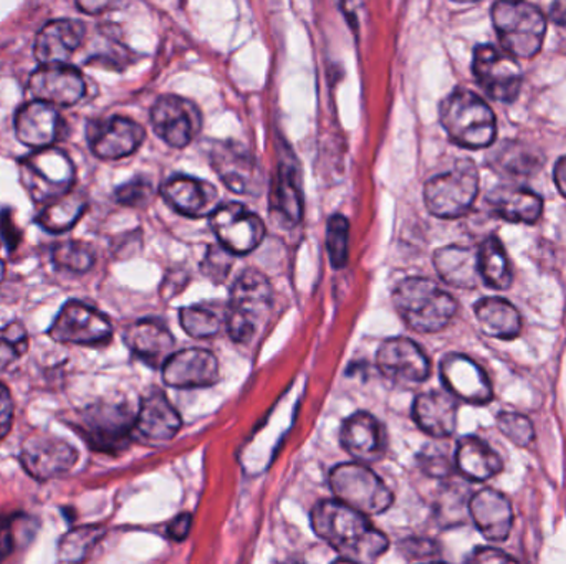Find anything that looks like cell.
<instances>
[{
	"instance_id": "obj_1",
	"label": "cell",
	"mask_w": 566,
	"mask_h": 564,
	"mask_svg": "<svg viewBox=\"0 0 566 564\" xmlns=\"http://www.w3.org/2000/svg\"><path fill=\"white\" fill-rule=\"evenodd\" d=\"M310 519L313 532L339 553L342 562L373 563L388 552V536L339 500L316 503Z\"/></svg>"
},
{
	"instance_id": "obj_2",
	"label": "cell",
	"mask_w": 566,
	"mask_h": 564,
	"mask_svg": "<svg viewBox=\"0 0 566 564\" xmlns=\"http://www.w3.org/2000/svg\"><path fill=\"white\" fill-rule=\"evenodd\" d=\"M392 304L399 317L418 333H439L449 327L459 305L455 298L442 290L436 281L409 277L399 281L392 291Z\"/></svg>"
},
{
	"instance_id": "obj_3",
	"label": "cell",
	"mask_w": 566,
	"mask_h": 564,
	"mask_svg": "<svg viewBox=\"0 0 566 564\" xmlns=\"http://www.w3.org/2000/svg\"><path fill=\"white\" fill-rule=\"evenodd\" d=\"M442 128L455 145L468 149L492 146L497 136V119L491 106L469 89H455L441 103Z\"/></svg>"
},
{
	"instance_id": "obj_4",
	"label": "cell",
	"mask_w": 566,
	"mask_h": 564,
	"mask_svg": "<svg viewBox=\"0 0 566 564\" xmlns=\"http://www.w3.org/2000/svg\"><path fill=\"white\" fill-rule=\"evenodd\" d=\"M274 290L264 274L254 268L242 272L231 288V301L226 315L229 337L235 343H249L258 328L271 313Z\"/></svg>"
},
{
	"instance_id": "obj_5",
	"label": "cell",
	"mask_w": 566,
	"mask_h": 564,
	"mask_svg": "<svg viewBox=\"0 0 566 564\" xmlns=\"http://www.w3.org/2000/svg\"><path fill=\"white\" fill-rule=\"evenodd\" d=\"M492 22L505 52L517 58H532L544 45L547 19L527 0H497L492 7Z\"/></svg>"
},
{
	"instance_id": "obj_6",
	"label": "cell",
	"mask_w": 566,
	"mask_h": 564,
	"mask_svg": "<svg viewBox=\"0 0 566 564\" xmlns=\"http://www.w3.org/2000/svg\"><path fill=\"white\" fill-rule=\"evenodd\" d=\"M329 489L336 500L363 515H381L395 502L389 487L361 462L339 464L329 472Z\"/></svg>"
},
{
	"instance_id": "obj_7",
	"label": "cell",
	"mask_w": 566,
	"mask_h": 564,
	"mask_svg": "<svg viewBox=\"0 0 566 564\" xmlns=\"http://www.w3.org/2000/svg\"><path fill=\"white\" fill-rule=\"evenodd\" d=\"M478 194V168L471 159H461L451 171L426 182L424 202L434 217L459 219L471 211Z\"/></svg>"
},
{
	"instance_id": "obj_8",
	"label": "cell",
	"mask_w": 566,
	"mask_h": 564,
	"mask_svg": "<svg viewBox=\"0 0 566 564\" xmlns=\"http://www.w3.org/2000/svg\"><path fill=\"white\" fill-rule=\"evenodd\" d=\"M20 175L30 198L40 204L53 201L72 191L75 184V166L60 149H33L32 155L20 161Z\"/></svg>"
},
{
	"instance_id": "obj_9",
	"label": "cell",
	"mask_w": 566,
	"mask_h": 564,
	"mask_svg": "<svg viewBox=\"0 0 566 564\" xmlns=\"http://www.w3.org/2000/svg\"><path fill=\"white\" fill-rule=\"evenodd\" d=\"M135 417L125 404H93L80 414L78 434L90 449L118 456L133 439Z\"/></svg>"
},
{
	"instance_id": "obj_10",
	"label": "cell",
	"mask_w": 566,
	"mask_h": 564,
	"mask_svg": "<svg viewBox=\"0 0 566 564\" xmlns=\"http://www.w3.org/2000/svg\"><path fill=\"white\" fill-rule=\"evenodd\" d=\"M211 164L226 188L239 195L258 198L265 188L261 162L244 146L219 141L211 149Z\"/></svg>"
},
{
	"instance_id": "obj_11",
	"label": "cell",
	"mask_w": 566,
	"mask_h": 564,
	"mask_svg": "<svg viewBox=\"0 0 566 564\" xmlns=\"http://www.w3.org/2000/svg\"><path fill=\"white\" fill-rule=\"evenodd\" d=\"M472 72L481 88L495 102L514 103L522 88V70L515 56L492 45L474 50Z\"/></svg>"
},
{
	"instance_id": "obj_12",
	"label": "cell",
	"mask_w": 566,
	"mask_h": 564,
	"mask_svg": "<svg viewBox=\"0 0 566 564\" xmlns=\"http://www.w3.org/2000/svg\"><path fill=\"white\" fill-rule=\"evenodd\" d=\"M211 227L219 244L234 255L251 254L265 237L262 219L239 202L219 205L211 214Z\"/></svg>"
},
{
	"instance_id": "obj_13",
	"label": "cell",
	"mask_w": 566,
	"mask_h": 564,
	"mask_svg": "<svg viewBox=\"0 0 566 564\" xmlns=\"http://www.w3.org/2000/svg\"><path fill=\"white\" fill-rule=\"evenodd\" d=\"M151 125L156 135L171 146L182 149L195 141L202 128L198 106L181 96H161L151 108Z\"/></svg>"
},
{
	"instance_id": "obj_14",
	"label": "cell",
	"mask_w": 566,
	"mask_h": 564,
	"mask_svg": "<svg viewBox=\"0 0 566 564\" xmlns=\"http://www.w3.org/2000/svg\"><path fill=\"white\" fill-rule=\"evenodd\" d=\"M49 334L56 343L93 347L108 341L113 334V327L108 318L95 308L72 300L56 315Z\"/></svg>"
},
{
	"instance_id": "obj_15",
	"label": "cell",
	"mask_w": 566,
	"mask_h": 564,
	"mask_svg": "<svg viewBox=\"0 0 566 564\" xmlns=\"http://www.w3.org/2000/svg\"><path fill=\"white\" fill-rule=\"evenodd\" d=\"M20 462L29 476L45 482L69 473L78 462V453L60 437L33 434L23 443Z\"/></svg>"
},
{
	"instance_id": "obj_16",
	"label": "cell",
	"mask_w": 566,
	"mask_h": 564,
	"mask_svg": "<svg viewBox=\"0 0 566 564\" xmlns=\"http://www.w3.org/2000/svg\"><path fill=\"white\" fill-rule=\"evenodd\" d=\"M442 384L458 401L471 406H488L494 401V390L488 373L464 354L451 353L442 358Z\"/></svg>"
},
{
	"instance_id": "obj_17",
	"label": "cell",
	"mask_w": 566,
	"mask_h": 564,
	"mask_svg": "<svg viewBox=\"0 0 566 564\" xmlns=\"http://www.w3.org/2000/svg\"><path fill=\"white\" fill-rule=\"evenodd\" d=\"M376 364L382 376L396 384L424 383L431 374V361L409 338L386 340L376 353Z\"/></svg>"
},
{
	"instance_id": "obj_18",
	"label": "cell",
	"mask_w": 566,
	"mask_h": 564,
	"mask_svg": "<svg viewBox=\"0 0 566 564\" xmlns=\"http://www.w3.org/2000/svg\"><path fill=\"white\" fill-rule=\"evenodd\" d=\"M86 83L80 70L65 63L42 65L30 75L29 93L32 99L53 106H73L85 96Z\"/></svg>"
},
{
	"instance_id": "obj_19",
	"label": "cell",
	"mask_w": 566,
	"mask_h": 564,
	"mask_svg": "<svg viewBox=\"0 0 566 564\" xmlns=\"http://www.w3.org/2000/svg\"><path fill=\"white\" fill-rule=\"evenodd\" d=\"M145 128L123 116H113L105 121L88 126L90 149L96 158L105 161H118L138 151L145 141Z\"/></svg>"
},
{
	"instance_id": "obj_20",
	"label": "cell",
	"mask_w": 566,
	"mask_h": 564,
	"mask_svg": "<svg viewBox=\"0 0 566 564\" xmlns=\"http://www.w3.org/2000/svg\"><path fill=\"white\" fill-rule=\"evenodd\" d=\"M163 380L176 390L214 386L219 381V361L201 348L178 351L163 364Z\"/></svg>"
},
{
	"instance_id": "obj_21",
	"label": "cell",
	"mask_w": 566,
	"mask_h": 564,
	"mask_svg": "<svg viewBox=\"0 0 566 564\" xmlns=\"http://www.w3.org/2000/svg\"><path fill=\"white\" fill-rule=\"evenodd\" d=\"M182 427V419L171 401L159 390L148 391L135 417V434L151 446L171 443Z\"/></svg>"
},
{
	"instance_id": "obj_22",
	"label": "cell",
	"mask_w": 566,
	"mask_h": 564,
	"mask_svg": "<svg viewBox=\"0 0 566 564\" xmlns=\"http://www.w3.org/2000/svg\"><path fill=\"white\" fill-rule=\"evenodd\" d=\"M339 440L349 457L361 464L378 462L385 457L388 446L382 424L363 411L353 414L343 423Z\"/></svg>"
},
{
	"instance_id": "obj_23",
	"label": "cell",
	"mask_w": 566,
	"mask_h": 564,
	"mask_svg": "<svg viewBox=\"0 0 566 564\" xmlns=\"http://www.w3.org/2000/svg\"><path fill=\"white\" fill-rule=\"evenodd\" d=\"M469 517L489 542H505L514 525L511 500L495 489H482L469 500Z\"/></svg>"
},
{
	"instance_id": "obj_24",
	"label": "cell",
	"mask_w": 566,
	"mask_h": 564,
	"mask_svg": "<svg viewBox=\"0 0 566 564\" xmlns=\"http://www.w3.org/2000/svg\"><path fill=\"white\" fill-rule=\"evenodd\" d=\"M163 198L179 214L191 219L211 217L219 207V192L211 182L175 175L163 184Z\"/></svg>"
},
{
	"instance_id": "obj_25",
	"label": "cell",
	"mask_w": 566,
	"mask_h": 564,
	"mask_svg": "<svg viewBox=\"0 0 566 564\" xmlns=\"http://www.w3.org/2000/svg\"><path fill=\"white\" fill-rule=\"evenodd\" d=\"M13 125H15L17 138L22 145L32 149H42L55 145L62 119L56 106L32 99L20 106Z\"/></svg>"
},
{
	"instance_id": "obj_26",
	"label": "cell",
	"mask_w": 566,
	"mask_h": 564,
	"mask_svg": "<svg viewBox=\"0 0 566 564\" xmlns=\"http://www.w3.org/2000/svg\"><path fill=\"white\" fill-rule=\"evenodd\" d=\"M86 26L82 20L56 19L46 23L35 39L33 53L40 65L65 63L82 45Z\"/></svg>"
},
{
	"instance_id": "obj_27",
	"label": "cell",
	"mask_w": 566,
	"mask_h": 564,
	"mask_svg": "<svg viewBox=\"0 0 566 564\" xmlns=\"http://www.w3.org/2000/svg\"><path fill=\"white\" fill-rule=\"evenodd\" d=\"M459 404L449 391L419 394L412 406V417L419 429L434 439H448L458 429Z\"/></svg>"
},
{
	"instance_id": "obj_28",
	"label": "cell",
	"mask_w": 566,
	"mask_h": 564,
	"mask_svg": "<svg viewBox=\"0 0 566 564\" xmlns=\"http://www.w3.org/2000/svg\"><path fill=\"white\" fill-rule=\"evenodd\" d=\"M488 205L495 217L511 224L534 225L544 214V199L522 185H497L489 192Z\"/></svg>"
},
{
	"instance_id": "obj_29",
	"label": "cell",
	"mask_w": 566,
	"mask_h": 564,
	"mask_svg": "<svg viewBox=\"0 0 566 564\" xmlns=\"http://www.w3.org/2000/svg\"><path fill=\"white\" fill-rule=\"evenodd\" d=\"M125 341L136 358L151 368H159L175 353L171 331L156 320H142L126 330Z\"/></svg>"
},
{
	"instance_id": "obj_30",
	"label": "cell",
	"mask_w": 566,
	"mask_h": 564,
	"mask_svg": "<svg viewBox=\"0 0 566 564\" xmlns=\"http://www.w3.org/2000/svg\"><path fill=\"white\" fill-rule=\"evenodd\" d=\"M436 272L444 284L462 290H474L481 285L479 252L464 245H448L434 252Z\"/></svg>"
},
{
	"instance_id": "obj_31",
	"label": "cell",
	"mask_w": 566,
	"mask_h": 564,
	"mask_svg": "<svg viewBox=\"0 0 566 564\" xmlns=\"http://www.w3.org/2000/svg\"><path fill=\"white\" fill-rule=\"evenodd\" d=\"M455 467L471 482H488L504 470V462L481 437L465 436L455 449Z\"/></svg>"
},
{
	"instance_id": "obj_32",
	"label": "cell",
	"mask_w": 566,
	"mask_h": 564,
	"mask_svg": "<svg viewBox=\"0 0 566 564\" xmlns=\"http://www.w3.org/2000/svg\"><path fill=\"white\" fill-rule=\"evenodd\" d=\"M475 320L488 337L512 341L521 337L522 317L515 305L501 297L482 298L474 307Z\"/></svg>"
},
{
	"instance_id": "obj_33",
	"label": "cell",
	"mask_w": 566,
	"mask_h": 564,
	"mask_svg": "<svg viewBox=\"0 0 566 564\" xmlns=\"http://www.w3.org/2000/svg\"><path fill=\"white\" fill-rule=\"evenodd\" d=\"M271 209L283 224H300L303 217V194L298 171L289 162H281L271 194Z\"/></svg>"
},
{
	"instance_id": "obj_34",
	"label": "cell",
	"mask_w": 566,
	"mask_h": 564,
	"mask_svg": "<svg viewBox=\"0 0 566 564\" xmlns=\"http://www.w3.org/2000/svg\"><path fill=\"white\" fill-rule=\"evenodd\" d=\"M478 252L482 281L494 290H509L514 281V272L504 244L491 235L482 242Z\"/></svg>"
},
{
	"instance_id": "obj_35",
	"label": "cell",
	"mask_w": 566,
	"mask_h": 564,
	"mask_svg": "<svg viewBox=\"0 0 566 564\" xmlns=\"http://www.w3.org/2000/svg\"><path fill=\"white\" fill-rule=\"evenodd\" d=\"M86 198L80 192L70 191L53 201L46 202L36 222L50 234H63L70 231L82 219L86 211Z\"/></svg>"
},
{
	"instance_id": "obj_36",
	"label": "cell",
	"mask_w": 566,
	"mask_h": 564,
	"mask_svg": "<svg viewBox=\"0 0 566 564\" xmlns=\"http://www.w3.org/2000/svg\"><path fill=\"white\" fill-rule=\"evenodd\" d=\"M492 168L511 178H527L542 168L544 161L527 146L518 142H505L491 158Z\"/></svg>"
},
{
	"instance_id": "obj_37",
	"label": "cell",
	"mask_w": 566,
	"mask_h": 564,
	"mask_svg": "<svg viewBox=\"0 0 566 564\" xmlns=\"http://www.w3.org/2000/svg\"><path fill=\"white\" fill-rule=\"evenodd\" d=\"M179 321H181L182 330L189 337L205 340V338L216 337L221 331L226 317H222L218 308L209 307V305H192V307L181 308Z\"/></svg>"
},
{
	"instance_id": "obj_38",
	"label": "cell",
	"mask_w": 566,
	"mask_h": 564,
	"mask_svg": "<svg viewBox=\"0 0 566 564\" xmlns=\"http://www.w3.org/2000/svg\"><path fill=\"white\" fill-rule=\"evenodd\" d=\"M105 535V529L98 525H86L73 529L62 536L59 543V560L63 563H78L88 556L96 543Z\"/></svg>"
},
{
	"instance_id": "obj_39",
	"label": "cell",
	"mask_w": 566,
	"mask_h": 564,
	"mask_svg": "<svg viewBox=\"0 0 566 564\" xmlns=\"http://www.w3.org/2000/svg\"><path fill=\"white\" fill-rule=\"evenodd\" d=\"M53 264L73 274H85L95 264V254L83 242L66 241L56 244L52 251Z\"/></svg>"
},
{
	"instance_id": "obj_40",
	"label": "cell",
	"mask_w": 566,
	"mask_h": 564,
	"mask_svg": "<svg viewBox=\"0 0 566 564\" xmlns=\"http://www.w3.org/2000/svg\"><path fill=\"white\" fill-rule=\"evenodd\" d=\"M36 523L30 517H0V560L12 555L15 546L25 545V539L35 535Z\"/></svg>"
},
{
	"instance_id": "obj_41",
	"label": "cell",
	"mask_w": 566,
	"mask_h": 564,
	"mask_svg": "<svg viewBox=\"0 0 566 564\" xmlns=\"http://www.w3.org/2000/svg\"><path fill=\"white\" fill-rule=\"evenodd\" d=\"M326 251L333 267H346L349 251V222L343 215L335 214L329 217L326 225Z\"/></svg>"
},
{
	"instance_id": "obj_42",
	"label": "cell",
	"mask_w": 566,
	"mask_h": 564,
	"mask_svg": "<svg viewBox=\"0 0 566 564\" xmlns=\"http://www.w3.org/2000/svg\"><path fill=\"white\" fill-rule=\"evenodd\" d=\"M29 350V334L22 323L0 328V368L10 366Z\"/></svg>"
},
{
	"instance_id": "obj_43",
	"label": "cell",
	"mask_w": 566,
	"mask_h": 564,
	"mask_svg": "<svg viewBox=\"0 0 566 564\" xmlns=\"http://www.w3.org/2000/svg\"><path fill=\"white\" fill-rule=\"evenodd\" d=\"M495 424H497L499 430L515 446L528 447L535 440L534 423L524 414L504 411V413L497 414Z\"/></svg>"
},
{
	"instance_id": "obj_44",
	"label": "cell",
	"mask_w": 566,
	"mask_h": 564,
	"mask_svg": "<svg viewBox=\"0 0 566 564\" xmlns=\"http://www.w3.org/2000/svg\"><path fill=\"white\" fill-rule=\"evenodd\" d=\"M234 265V254L221 244L212 245L208 248L205 260H202V274L212 281V284H222L228 280Z\"/></svg>"
},
{
	"instance_id": "obj_45",
	"label": "cell",
	"mask_w": 566,
	"mask_h": 564,
	"mask_svg": "<svg viewBox=\"0 0 566 564\" xmlns=\"http://www.w3.org/2000/svg\"><path fill=\"white\" fill-rule=\"evenodd\" d=\"M116 201L126 207H146L153 199V184L145 178H135L119 185Z\"/></svg>"
},
{
	"instance_id": "obj_46",
	"label": "cell",
	"mask_w": 566,
	"mask_h": 564,
	"mask_svg": "<svg viewBox=\"0 0 566 564\" xmlns=\"http://www.w3.org/2000/svg\"><path fill=\"white\" fill-rule=\"evenodd\" d=\"M419 467L432 479H448L452 473V462L444 450L428 447L418 457Z\"/></svg>"
},
{
	"instance_id": "obj_47",
	"label": "cell",
	"mask_w": 566,
	"mask_h": 564,
	"mask_svg": "<svg viewBox=\"0 0 566 564\" xmlns=\"http://www.w3.org/2000/svg\"><path fill=\"white\" fill-rule=\"evenodd\" d=\"M401 550L411 562H428V560L431 562V560H439V556H441L438 543L432 542V540H406L401 545Z\"/></svg>"
},
{
	"instance_id": "obj_48",
	"label": "cell",
	"mask_w": 566,
	"mask_h": 564,
	"mask_svg": "<svg viewBox=\"0 0 566 564\" xmlns=\"http://www.w3.org/2000/svg\"><path fill=\"white\" fill-rule=\"evenodd\" d=\"M13 424V401L9 387L0 383V440L7 437Z\"/></svg>"
},
{
	"instance_id": "obj_49",
	"label": "cell",
	"mask_w": 566,
	"mask_h": 564,
	"mask_svg": "<svg viewBox=\"0 0 566 564\" xmlns=\"http://www.w3.org/2000/svg\"><path fill=\"white\" fill-rule=\"evenodd\" d=\"M468 562L471 563H517V560L514 556L507 555V553L502 552L499 549H492V546H479L474 552L469 556Z\"/></svg>"
},
{
	"instance_id": "obj_50",
	"label": "cell",
	"mask_w": 566,
	"mask_h": 564,
	"mask_svg": "<svg viewBox=\"0 0 566 564\" xmlns=\"http://www.w3.org/2000/svg\"><path fill=\"white\" fill-rule=\"evenodd\" d=\"M0 237H2V241L6 242L10 251H15L19 247L20 241H22V234L17 228L10 211L0 212Z\"/></svg>"
},
{
	"instance_id": "obj_51",
	"label": "cell",
	"mask_w": 566,
	"mask_h": 564,
	"mask_svg": "<svg viewBox=\"0 0 566 564\" xmlns=\"http://www.w3.org/2000/svg\"><path fill=\"white\" fill-rule=\"evenodd\" d=\"M125 0H76V7L88 15H99L122 6Z\"/></svg>"
},
{
	"instance_id": "obj_52",
	"label": "cell",
	"mask_w": 566,
	"mask_h": 564,
	"mask_svg": "<svg viewBox=\"0 0 566 564\" xmlns=\"http://www.w3.org/2000/svg\"><path fill=\"white\" fill-rule=\"evenodd\" d=\"M192 517L189 513H181L176 517L168 526V535L171 536L175 542H182L188 539L189 532H191Z\"/></svg>"
},
{
	"instance_id": "obj_53",
	"label": "cell",
	"mask_w": 566,
	"mask_h": 564,
	"mask_svg": "<svg viewBox=\"0 0 566 564\" xmlns=\"http://www.w3.org/2000/svg\"><path fill=\"white\" fill-rule=\"evenodd\" d=\"M339 9L345 13L346 20L353 26H358L359 13L363 10V0H338Z\"/></svg>"
},
{
	"instance_id": "obj_54",
	"label": "cell",
	"mask_w": 566,
	"mask_h": 564,
	"mask_svg": "<svg viewBox=\"0 0 566 564\" xmlns=\"http://www.w3.org/2000/svg\"><path fill=\"white\" fill-rule=\"evenodd\" d=\"M552 20L566 30V0H555L551 10Z\"/></svg>"
},
{
	"instance_id": "obj_55",
	"label": "cell",
	"mask_w": 566,
	"mask_h": 564,
	"mask_svg": "<svg viewBox=\"0 0 566 564\" xmlns=\"http://www.w3.org/2000/svg\"><path fill=\"white\" fill-rule=\"evenodd\" d=\"M555 184H557L558 191L566 198V156L560 158V161L555 166L554 171Z\"/></svg>"
},
{
	"instance_id": "obj_56",
	"label": "cell",
	"mask_w": 566,
	"mask_h": 564,
	"mask_svg": "<svg viewBox=\"0 0 566 564\" xmlns=\"http://www.w3.org/2000/svg\"><path fill=\"white\" fill-rule=\"evenodd\" d=\"M3 275H6V265H3V262L0 260V281L3 280Z\"/></svg>"
},
{
	"instance_id": "obj_57",
	"label": "cell",
	"mask_w": 566,
	"mask_h": 564,
	"mask_svg": "<svg viewBox=\"0 0 566 564\" xmlns=\"http://www.w3.org/2000/svg\"><path fill=\"white\" fill-rule=\"evenodd\" d=\"M454 2H459V3H471V2H478V0H454Z\"/></svg>"
}]
</instances>
